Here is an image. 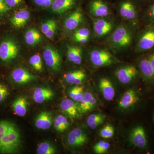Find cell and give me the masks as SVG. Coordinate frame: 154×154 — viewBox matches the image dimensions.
Returning <instances> with one entry per match:
<instances>
[{"label": "cell", "mask_w": 154, "mask_h": 154, "mask_svg": "<svg viewBox=\"0 0 154 154\" xmlns=\"http://www.w3.org/2000/svg\"><path fill=\"white\" fill-rule=\"evenodd\" d=\"M137 27L124 22L118 23L106 39L107 45L113 51H126L135 44Z\"/></svg>", "instance_id": "obj_1"}, {"label": "cell", "mask_w": 154, "mask_h": 154, "mask_svg": "<svg viewBox=\"0 0 154 154\" xmlns=\"http://www.w3.org/2000/svg\"><path fill=\"white\" fill-rule=\"evenodd\" d=\"M88 55L91 64L95 68L110 66L118 61L110 48L102 45H96L91 47Z\"/></svg>", "instance_id": "obj_2"}, {"label": "cell", "mask_w": 154, "mask_h": 154, "mask_svg": "<svg viewBox=\"0 0 154 154\" xmlns=\"http://www.w3.org/2000/svg\"><path fill=\"white\" fill-rule=\"evenodd\" d=\"M118 16L123 21L138 27L140 19V8L134 0H122L117 7Z\"/></svg>", "instance_id": "obj_3"}, {"label": "cell", "mask_w": 154, "mask_h": 154, "mask_svg": "<svg viewBox=\"0 0 154 154\" xmlns=\"http://www.w3.org/2000/svg\"><path fill=\"white\" fill-rule=\"evenodd\" d=\"M137 53H147L154 50V25H146L137 33L134 44Z\"/></svg>", "instance_id": "obj_4"}, {"label": "cell", "mask_w": 154, "mask_h": 154, "mask_svg": "<svg viewBox=\"0 0 154 154\" xmlns=\"http://www.w3.org/2000/svg\"><path fill=\"white\" fill-rule=\"evenodd\" d=\"M21 143L20 132L16 125L13 123L8 132L0 140V153H14L19 150Z\"/></svg>", "instance_id": "obj_5"}, {"label": "cell", "mask_w": 154, "mask_h": 154, "mask_svg": "<svg viewBox=\"0 0 154 154\" xmlns=\"http://www.w3.org/2000/svg\"><path fill=\"white\" fill-rule=\"evenodd\" d=\"M92 19L94 36L100 40L107 39L118 24L113 16Z\"/></svg>", "instance_id": "obj_6"}, {"label": "cell", "mask_w": 154, "mask_h": 154, "mask_svg": "<svg viewBox=\"0 0 154 154\" xmlns=\"http://www.w3.org/2000/svg\"><path fill=\"white\" fill-rule=\"evenodd\" d=\"M19 53V47L17 42L12 38H6L0 44V60L9 63L16 59Z\"/></svg>", "instance_id": "obj_7"}, {"label": "cell", "mask_w": 154, "mask_h": 154, "mask_svg": "<svg viewBox=\"0 0 154 154\" xmlns=\"http://www.w3.org/2000/svg\"><path fill=\"white\" fill-rule=\"evenodd\" d=\"M43 57L45 63L51 69L55 72L60 71L62 57L56 48L49 45H46L43 49Z\"/></svg>", "instance_id": "obj_8"}, {"label": "cell", "mask_w": 154, "mask_h": 154, "mask_svg": "<svg viewBox=\"0 0 154 154\" xmlns=\"http://www.w3.org/2000/svg\"><path fill=\"white\" fill-rule=\"evenodd\" d=\"M140 75L138 67L133 64L125 65L118 68L115 75L119 82L128 85L135 81Z\"/></svg>", "instance_id": "obj_9"}, {"label": "cell", "mask_w": 154, "mask_h": 154, "mask_svg": "<svg viewBox=\"0 0 154 154\" xmlns=\"http://www.w3.org/2000/svg\"><path fill=\"white\" fill-rule=\"evenodd\" d=\"M88 11L93 18H105L112 16L110 6L103 0H92L88 5Z\"/></svg>", "instance_id": "obj_10"}, {"label": "cell", "mask_w": 154, "mask_h": 154, "mask_svg": "<svg viewBox=\"0 0 154 154\" xmlns=\"http://www.w3.org/2000/svg\"><path fill=\"white\" fill-rule=\"evenodd\" d=\"M129 139L133 145L140 149H146L148 146L146 133L142 125L134 127L130 133Z\"/></svg>", "instance_id": "obj_11"}, {"label": "cell", "mask_w": 154, "mask_h": 154, "mask_svg": "<svg viewBox=\"0 0 154 154\" xmlns=\"http://www.w3.org/2000/svg\"><path fill=\"white\" fill-rule=\"evenodd\" d=\"M140 99V94L137 90L129 89L122 96L118 103V108L122 110L130 109L137 105Z\"/></svg>", "instance_id": "obj_12"}, {"label": "cell", "mask_w": 154, "mask_h": 154, "mask_svg": "<svg viewBox=\"0 0 154 154\" xmlns=\"http://www.w3.org/2000/svg\"><path fill=\"white\" fill-rule=\"evenodd\" d=\"M88 134L84 130L76 128L68 135L67 142L72 148H78L85 146L88 142Z\"/></svg>", "instance_id": "obj_13"}, {"label": "cell", "mask_w": 154, "mask_h": 154, "mask_svg": "<svg viewBox=\"0 0 154 154\" xmlns=\"http://www.w3.org/2000/svg\"><path fill=\"white\" fill-rule=\"evenodd\" d=\"M85 17L82 11L76 9L69 14L64 22L65 29L67 32L74 31L83 24Z\"/></svg>", "instance_id": "obj_14"}, {"label": "cell", "mask_w": 154, "mask_h": 154, "mask_svg": "<svg viewBox=\"0 0 154 154\" xmlns=\"http://www.w3.org/2000/svg\"><path fill=\"white\" fill-rule=\"evenodd\" d=\"M137 66L140 75L145 81L147 83L154 82V72L147 54L139 59Z\"/></svg>", "instance_id": "obj_15"}, {"label": "cell", "mask_w": 154, "mask_h": 154, "mask_svg": "<svg viewBox=\"0 0 154 154\" xmlns=\"http://www.w3.org/2000/svg\"><path fill=\"white\" fill-rule=\"evenodd\" d=\"M98 88L103 98L112 101L115 96V89L111 80L107 77H102L98 82Z\"/></svg>", "instance_id": "obj_16"}, {"label": "cell", "mask_w": 154, "mask_h": 154, "mask_svg": "<svg viewBox=\"0 0 154 154\" xmlns=\"http://www.w3.org/2000/svg\"><path fill=\"white\" fill-rule=\"evenodd\" d=\"M60 108L66 115L71 119L79 117L81 114L79 109V103L72 99H64L61 102Z\"/></svg>", "instance_id": "obj_17"}, {"label": "cell", "mask_w": 154, "mask_h": 154, "mask_svg": "<svg viewBox=\"0 0 154 154\" xmlns=\"http://www.w3.org/2000/svg\"><path fill=\"white\" fill-rule=\"evenodd\" d=\"M36 77L26 69L22 68L15 69L11 73L12 79L15 82L20 85L30 82L35 80Z\"/></svg>", "instance_id": "obj_18"}, {"label": "cell", "mask_w": 154, "mask_h": 154, "mask_svg": "<svg viewBox=\"0 0 154 154\" xmlns=\"http://www.w3.org/2000/svg\"><path fill=\"white\" fill-rule=\"evenodd\" d=\"M66 54L69 61L76 65L81 64L82 62L84 50L81 46L74 45H68Z\"/></svg>", "instance_id": "obj_19"}, {"label": "cell", "mask_w": 154, "mask_h": 154, "mask_svg": "<svg viewBox=\"0 0 154 154\" xmlns=\"http://www.w3.org/2000/svg\"><path fill=\"white\" fill-rule=\"evenodd\" d=\"M30 14L26 9H21L11 17V22L13 27L16 29L24 28L30 19Z\"/></svg>", "instance_id": "obj_20"}, {"label": "cell", "mask_w": 154, "mask_h": 154, "mask_svg": "<svg viewBox=\"0 0 154 154\" xmlns=\"http://www.w3.org/2000/svg\"><path fill=\"white\" fill-rule=\"evenodd\" d=\"M79 103L80 113L84 114L88 113L96 107L97 100L93 93L87 92L85 93L82 100Z\"/></svg>", "instance_id": "obj_21"}, {"label": "cell", "mask_w": 154, "mask_h": 154, "mask_svg": "<svg viewBox=\"0 0 154 154\" xmlns=\"http://www.w3.org/2000/svg\"><path fill=\"white\" fill-rule=\"evenodd\" d=\"M77 0H54L51 6L53 13L63 14L73 8L76 4Z\"/></svg>", "instance_id": "obj_22"}, {"label": "cell", "mask_w": 154, "mask_h": 154, "mask_svg": "<svg viewBox=\"0 0 154 154\" xmlns=\"http://www.w3.org/2000/svg\"><path fill=\"white\" fill-rule=\"evenodd\" d=\"M54 96V93L50 88H36L33 92V98L34 101L38 104H42L51 100Z\"/></svg>", "instance_id": "obj_23"}, {"label": "cell", "mask_w": 154, "mask_h": 154, "mask_svg": "<svg viewBox=\"0 0 154 154\" xmlns=\"http://www.w3.org/2000/svg\"><path fill=\"white\" fill-rule=\"evenodd\" d=\"M52 114L50 112L43 111L39 113L35 119V125L38 129L47 130L52 125Z\"/></svg>", "instance_id": "obj_24"}, {"label": "cell", "mask_w": 154, "mask_h": 154, "mask_svg": "<svg viewBox=\"0 0 154 154\" xmlns=\"http://www.w3.org/2000/svg\"><path fill=\"white\" fill-rule=\"evenodd\" d=\"M57 29V21L54 19H47L42 24V32L50 39L54 38Z\"/></svg>", "instance_id": "obj_25"}, {"label": "cell", "mask_w": 154, "mask_h": 154, "mask_svg": "<svg viewBox=\"0 0 154 154\" xmlns=\"http://www.w3.org/2000/svg\"><path fill=\"white\" fill-rule=\"evenodd\" d=\"M87 78L85 72L82 70H75L67 73L65 77L66 82L68 84L79 85Z\"/></svg>", "instance_id": "obj_26"}, {"label": "cell", "mask_w": 154, "mask_h": 154, "mask_svg": "<svg viewBox=\"0 0 154 154\" xmlns=\"http://www.w3.org/2000/svg\"><path fill=\"white\" fill-rule=\"evenodd\" d=\"M28 103L27 99L24 96H19L12 104L13 110L17 115L24 116L27 113Z\"/></svg>", "instance_id": "obj_27"}, {"label": "cell", "mask_w": 154, "mask_h": 154, "mask_svg": "<svg viewBox=\"0 0 154 154\" xmlns=\"http://www.w3.org/2000/svg\"><path fill=\"white\" fill-rule=\"evenodd\" d=\"M25 42L30 46H34L41 42L42 36L41 33L36 28H30L25 34Z\"/></svg>", "instance_id": "obj_28"}, {"label": "cell", "mask_w": 154, "mask_h": 154, "mask_svg": "<svg viewBox=\"0 0 154 154\" xmlns=\"http://www.w3.org/2000/svg\"><path fill=\"white\" fill-rule=\"evenodd\" d=\"M106 116L102 113L91 114L87 119V123L92 129H95L105 122Z\"/></svg>", "instance_id": "obj_29"}, {"label": "cell", "mask_w": 154, "mask_h": 154, "mask_svg": "<svg viewBox=\"0 0 154 154\" xmlns=\"http://www.w3.org/2000/svg\"><path fill=\"white\" fill-rule=\"evenodd\" d=\"M54 126L58 132H63L69 126V122L66 117L60 115L57 116L54 119Z\"/></svg>", "instance_id": "obj_30"}, {"label": "cell", "mask_w": 154, "mask_h": 154, "mask_svg": "<svg viewBox=\"0 0 154 154\" xmlns=\"http://www.w3.org/2000/svg\"><path fill=\"white\" fill-rule=\"evenodd\" d=\"M143 19L146 25H154V2L148 5L143 11Z\"/></svg>", "instance_id": "obj_31"}, {"label": "cell", "mask_w": 154, "mask_h": 154, "mask_svg": "<svg viewBox=\"0 0 154 154\" xmlns=\"http://www.w3.org/2000/svg\"><path fill=\"white\" fill-rule=\"evenodd\" d=\"M85 93L84 87L76 85L70 90L69 95L72 100L79 103L82 100Z\"/></svg>", "instance_id": "obj_32"}, {"label": "cell", "mask_w": 154, "mask_h": 154, "mask_svg": "<svg viewBox=\"0 0 154 154\" xmlns=\"http://www.w3.org/2000/svg\"><path fill=\"white\" fill-rule=\"evenodd\" d=\"M56 152V149L55 147L47 142L42 143L37 149V153L38 154H54Z\"/></svg>", "instance_id": "obj_33"}, {"label": "cell", "mask_w": 154, "mask_h": 154, "mask_svg": "<svg viewBox=\"0 0 154 154\" xmlns=\"http://www.w3.org/2000/svg\"><path fill=\"white\" fill-rule=\"evenodd\" d=\"M110 146V143L108 142L100 140L94 145L93 149L95 153L103 154L107 152Z\"/></svg>", "instance_id": "obj_34"}, {"label": "cell", "mask_w": 154, "mask_h": 154, "mask_svg": "<svg viewBox=\"0 0 154 154\" xmlns=\"http://www.w3.org/2000/svg\"><path fill=\"white\" fill-rule=\"evenodd\" d=\"M29 62L30 66L36 71L41 72L43 70V63L39 54H35L31 56Z\"/></svg>", "instance_id": "obj_35"}, {"label": "cell", "mask_w": 154, "mask_h": 154, "mask_svg": "<svg viewBox=\"0 0 154 154\" xmlns=\"http://www.w3.org/2000/svg\"><path fill=\"white\" fill-rule=\"evenodd\" d=\"M91 30L88 27H82L78 28L73 33L72 39L82 37H91Z\"/></svg>", "instance_id": "obj_36"}, {"label": "cell", "mask_w": 154, "mask_h": 154, "mask_svg": "<svg viewBox=\"0 0 154 154\" xmlns=\"http://www.w3.org/2000/svg\"><path fill=\"white\" fill-rule=\"evenodd\" d=\"M114 132L115 130L113 125H107L101 130L99 134L103 138L109 139L113 137Z\"/></svg>", "instance_id": "obj_37"}, {"label": "cell", "mask_w": 154, "mask_h": 154, "mask_svg": "<svg viewBox=\"0 0 154 154\" xmlns=\"http://www.w3.org/2000/svg\"><path fill=\"white\" fill-rule=\"evenodd\" d=\"M13 123L7 120L0 121V140L8 132Z\"/></svg>", "instance_id": "obj_38"}, {"label": "cell", "mask_w": 154, "mask_h": 154, "mask_svg": "<svg viewBox=\"0 0 154 154\" xmlns=\"http://www.w3.org/2000/svg\"><path fill=\"white\" fill-rule=\"evenodd\" d=\"M8 88L5 85L0 84V103L4 101L8 96Z\"/></svg>", "instance_id": "obj_39"}, {"label": "cell", "mask_w": 154, "mask_h": 154, "mask_svg": "<svg viewBox=\"0 0 154 154\" xmlns=\"http://www.w3.org/2000/svg\"><path fill=\"white\" fill-rule=\"evenodd\" d=\"M37 5L42 8H49L52 5L54 0H33Z\"/></svg>", "instance_id": "obj_40"}, {"label": "cell", "mask_w": 154, "mask_h": 154, "mask_svg": "<svg viewBox=\"0 0 154 154\" xmlns=\"http://www.w3.org/2000/svg\"><path fill=\"white\" fill-rule=\"evenodd\" d=\"M23 0H5L6 5L10 8L19 5Z\"/></svg>", "instance_id": "obj_41"}, {"label": "cell", "mask_w": 154, "mask_h": 154, "mask_svg": "<svg viewBox=\"0 0 154 154\" xmlns=\"http://www.w3.org/2000/svg\"><path fill=\"white\" fill-rule=\"evenodd\" d=\"M10 9V8L6 5L5 0H0V15L5 14Z\"/></svg>", "instance_id": "obj_42"}, {"label": "cell", "mask_w": 154, "mask_h": 154, "mask_svg": "<svg viewBox=\"0 0 154 154\" xmlns=\"http://www.w3.org/2000/svg\"><path fill=\"white\" fill-rule=\"evenodd\" d=\"M91 38V37H82L75 38L73 40L75 42H76L78 44L84 45L88 43L90 41Z\"/></svg>", "instance_id": "obj_43"}, {"label": "cell", "mask_w": 154, "mask_h": 154, "mask_svg": "<svg viewBox=\"0 0 154 154\" xmlns=\"http://www.w3.org/2000/svg\"><path fill=\"white\" fill-rule=\"evenodd\" d=\"M150 63L154 72V50L147 54Z\"/></svg>", "instance_id": "obj_44"}, {"label": "cell", "mask_w": 154, "mask_h": 154, "mask_svg": "<svg viewBox=\"0 0 154 154\" xmlns=\"http://www.w3.org/2000/svg\"><path fill=\"white\" fill-rule=\"evenodd\" d=\"M143 2L148 3V5L154 2V0H140Z\"/></svg>", "instance_id": "obj_45"}, {"label": "cell", "mask_w": 154, "mask_h": 154, "mask_svg": "<svg viewBox=\"0 0 154 154\" xmlns=\"http://www.w3.org/2000/svg\"><path fill=\"white\" fill-rule=\"evenodd\" d=\"M152 119H153V122L154 123V113H153V115Z\"/></svg>", "instance_id": "obj_46"}]
</instances>
